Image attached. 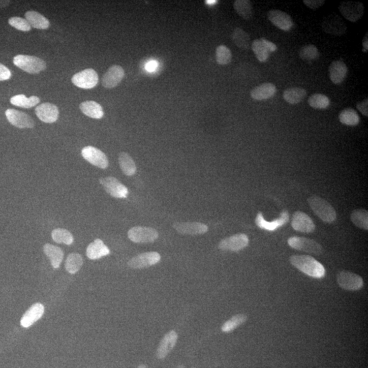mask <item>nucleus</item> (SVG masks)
Masks as SVG:
<instances>
[{
  "label": "nucleus",
  "mask_w": 368,
  "mask_h": 368,
  "mask_svg": "<svg viewBox=\"0 0 368 368\" xmlns=\"http://www.w3.org/2000/svg\"><path fill=\"white\" fill-rule=\"evenodd\" d=\"M252 49L255 53L256 57L260 63H266L269 59L270 52L266 47L262 39H257L252 44Z\"/></svg>",
  "instance_id": "c9c22d12"
},
{
  "label": "nucleus",
  "mask_w": 368,
  "mask_h": 368,
  "mask_svg": "<svg viewBox=\"0 0 368 368\" xmlns=\"http://www.w3.org/2000/svg\"><path fill=\"white\" fill-rule=\"evenodd\" d=\"M6 116L10 123L14 127L19 129H33L35 127V122L27 114L13 109L6 111Z\"/></svg>",
  "instance_id": "2eb2a0df"
},
{
  "label": "nucleus",
  "mask_w": 368,
  "mask_h": 368,
  "mask_svg": "<svg viewBox=\"0 0 368 368\" xmlns=\"http://www.w3.org/2000/svg\"><path fill=\"white\" fill-rule=\"evenodd\" d=\"M177 339V333L175 331H171L166 334L158 348L157 357L159 359H165L175 347Z\"/></svg>",
  "instance_id": "5701e85b"
},
{
  "label": "nucleus",
  "mask_w": 368,
  "mask_h": 368,
  "mask_svg": "<svg viewBox=\"0 0 368 368\" xmlns=\"http://www.w3.org/2000/svg\"><path fill=\"white\" fill-rule=\"evenodd\" d=\"M11 77V71L3 64L0 63V81H7Z\"/></svg>",
  "instance_id": "a18cd8bd"
},
{
  "label": "nucleus",
  "mask_w": 368,
  "mask_h": 368,
  "mask_svg": "<svg viewBox=\"0 0 368 368\" xmlns=\"http://www.w3.org/2000/svg\"><path fill=\"white\" fill-rule=\"evenodd\" d=\"M86 253L89 259L97 260L109 255L110 251L101 239H97L88 246Z\"/></svg>",
  "instance_id": "393cba45"
},
{
  "label": "nucleus",
  "mask_w": 368,
  "mask_h": 368,
  "mask_svg": "<svg viewBox=\"0 0 368 368\" xmlns=\"http://www.w3.org/2000/svg\"><path fill=\"white\" fill-rule=\"evenodd\" d=\"M351 220L356 227L367 231L368 211L367 210L363 209L354 210L351 215Z\"/></svg>",
  "instance_id": "f704fd0d"
},
{
  "label": "nucleus",
  "mask_w": 368,
  "mask_h": 368,
  "mask_svg": "<svg viewBox=\"0 0 368 368\" xmlns=\"http://www.w3.org/2000/svg\"><path fill=\"white\" fill-rule=\"evenodd\" d=\"M11 4V1H0V9L8 7Z\"/></svg>",
  "instance_id": "3c124183"
},
{
  "label": "nucleus",
  "mask_w": 368,
  "mask_h": 368,
  "mask_svg": "<svg viewBox=\"0 0 368 368\" xmlns=\"http://www.w3.org/2000/svg\"><path fill=\"white\" fill-rule=\"evenodd\" d=\"M347 66L343 61H333L329 67L330 80L335 85H340L347 77Z\"/></svg>",
  "instance_id": "412c9836"
},
{
  "label": "nucleus",
  "mask_w": 368,
  "mask_h": 368,
  "mask_svg": "<svg viewBox=\"0 0 368 368\" xmlns=\"http://www.w3.org/2000/svg\"><path fill=\"white\" fill-rule=\"evenodd\" d=\"M308 202L316 215L324 223H332L335 221L337 213L329 202L317 196L310 197Z\"/></svg>",
  "instance_id": "f03ea898"
},
{
  "label": "nucleus",
  "mask_w": 368,
  "mask_h": 368,
  "mask_svg": "<svg viewBox=\"0 0 368 368\" xmlns=\"http://www.w3.org/2000/svg\"><path fill=\"white\" fill-rule=\"evenodd\" d=\"M132 241L137 243H152L159 238V233L155 229L147 227H135L128 233Z\"/></svg>",
  "instance_id": "39448f33"
},
{
  "label": "nucleus",
  "mask_w": 368,
  "mask_h": 368,
  "mask_svg": "<svg viewBox=\"0 0 368 368\" xmlns=\"http://www.w3.org/2000/svg\"><path fill=\"white\" fill-rule=\"evenodd\" d=\"M321 26L323 31L330 35L342 37L347 33V27L345 21L335 14H331L324 18Z\"/></svg>",
  "instance_id": "423d86ee"
},
{
  "label": "nucleus",
  "mask_w": 368,
  "mask_h": 368,
  "mask_svg": "<svg viewBox=\"0 0 368 368\" xmlns=\"http://www.w3.org/2000/svg\"><path fill=\"white\" fill-rule=\"evenodd\" d=\"M14 65L29 74H39L45 71L47 65L41 58L35 56L18 55L13 59Z\"/></svg>",
  "instance_id": "7ed1b4c3"
},
{
  "label": "nucleus",
  "mask_w": 368,
  "mask_h": 368,
  "mask_svg": "<svg viewBox=\"0 0 368 368\" xmlns=\"http://www.w3.org/2000/svg\"><path fill=\"white\" fill-rule=\"evenodd\" d=\"M35 112L39 119L45 123H54L59 117V109L52 103L41 104L36 108Z\"/></svg>",
  "instance_id": "6ab92c4d"
},
{
  "label": "nucleus",
  "mask_w": 368,
  "mask_h": 368,
  "mask_svg": "<svg viewBox=\"0 0 368 368\" xmlns=\"http://www.w3.org/2000/svg\"><path fill=\"white\" fill-rule=\"evenodd\" d=\"M82 113L93 119H101L104 116L103 107L97 102L87 101L79 105Z\"/></svg>",
  "instance_id": "a878e982"
},
{
  "label": "nucleus",
  "mask_w": 368,
  "mask_h": 368,
  "mask_svg": "<svg viewBox=\"0 0 368 368\" xmlns=\"http://www.w3.org/2000/svg\"><path fill=\"white\" fill-rule=\"evenodd\" d=\"M119 165L122 172L127 176H132L137 173V166L133 158L126 152H121L118 158Z\"/></svg>",
  "instance_id": "7c9ffc66"
},
{
  "label": "nucleus",
  "mask_w": 368,
  "mask_h": 368,
  "mask_svg": "<svg viewBox=\"0 0 368 368\" xmlns=\"http://www.w3.org/2000/svg\"><path fill=\"white\" fill-rule=\"evenodd\" d=\"M25 17L31 27L36 28V29H46L49 27V20L37 11H27L25 13Z\"/></svg>",
  "instance_id": "c85d7f7f"
},
{
  "label": "nucleus",
  "mask_w": 368,
  "mask_h": 368,
  "mask_svg": "<svg viewBox=\"0 0 368 368\" xmlns=\"http://www.w3.org/2000/svg\"><path fill=\"white\" fill-rule=\"evenodd\" d=\"M137 368H147L145 365H140Z\"/></svg>",
  "instance_id": "864d4df0"
},
{
  "label": "nucleus",
  "mask_w": 368,
  "mask_h": 368,
  "mask_svg": "<svg viewBox=\"0 0 368 368\" xmlns=\"http://www.w3.org/2000/svg\"><path fill=\"white\" fill-rule=\"evenodd\" d=\"M83 159L90 164L101 169H105L109 167L107 156L101 150L93 146H86L81 151Z\"/></svg>",
  "instance_id": "9d476101"
},
{
  "label": "nucleus",
  "mask_w": 368,
  "mask_h": 368,
  "mask_svg": "<svg viewBox=\"0 0 368 368\" xmlns=\"http://www.w3.org/2000/svg\"><path fill=\"white\" fill-rule=\"evenodd\" d=\"M99 75L95 70L87 69L75 74L72 82L75 86L82 89H91L99 83Z\"/></svg>",
  "instance_id": "6e6552de"
},
{
  "label": "nucleus",
  "mask_w": 368,
  "mask_h": 368,
  "mask_svg": "<svg viewBox=\"0 0 368 368\" xmlns=\"http://www.w3.org/2000/svg\"><path fill=\"white\" fill-rule=\"evenodd\" d=\"M307 96V91L301 87H290L283 93V98L286 102L291 105H297L303 101Z\"/></svg>",
  "instance_id": "cd10ccee"
},
{
  "label": "nucleus",
  "mask_w": 368,
  "mask_h": 368,
  "mask_svg": "<svg viewBox=\"0 0 368 368\" xmlns=\"http://www.w3.org/2000/svg\"><path fill=\"white\" fill-rule=\"evenodd\" d=\"M249 243V239L246 234H236L222 240L219 248L222 251L238 252L247 248Z\"/></svg>",
  "instance_id": "f8f14e48"
},
{
  "label": "nucleus",
  "mask_w": 368,
  "mask_h": 368,
  "mask_svg": "<svg viewBox=\"0 0 368 368\" xmlns=\"http://www.w3.org/2000/svg\"><path fill=\"white\" fill-rule=\"evenodd\" d=\"M100 183L109 195L117 199H125L129 195V190L114 177H106L100 179Z\"/></svg>",
  "instance_id": "0eeeda50"
},
{
  "label": "nucleus",
  "mask_w": 368,
  "mask_h": 368,
  "mask_svg": "<svg viewBox=\"0 0 368 368\" xmlns=\"http://www.w3.org/2000/svg\"><path fill=\"white\" fill-rule=\"evenodd\" d=\"M339 120L343 125L355 127L359 125L360 117L357 112L352 108H347L341 111L339 115Z\"/></svg>",
  "instance_id": "72a5a7b5"
},
{
  "label": "nucleus",
  "mask_w": 368,
  "mask_h": 368,
  "mask_svg": "<svg viewBox=\"0 0 368 368\" xmlns=\"http://www.w3.org/2000/svg\"><path fill=\"white\" fill-rule=\"evenodd\" d=\"M217 3L218 1H217V0H207V1H205V4H207L208 5H213Z\"/></svg>",
  "instance_id": "603ef678"
},
{
  "label": "nucleus",
  "mask_w": 368,
  "mask_h": 368,
  "mask_svg": "<svg viewBox=\"0 0 368 368\" xmlns=\"http://www.w3.org/2000/svg\"><path fill=\"white\" fill-rule=\"evenodd\" d=\"M267 18L274 26L283 31L289 32L294 26L291 16L280 10H271L268 12Z\"/></svg>",
  "instance_id": "4468645a"
},
{
  "label": "nucleus",
  "mask_w": 368,
  "mask_h": 368,
  "mask_svg": "<svg viewBox=\"0 0 368 368\" xmlns=\"http://www.w3.org/2000/svg\"><path fill=\"white\" fill-rule=\"evenodd\" d=\"M289 221V213L287 211H283L282 212L279 219L274 220L273 221H266L263 218L262 212H259L256 218V225L262 229L267 230V231H273L275 229H279L282 226L285 225Z\"/></svg>",
  "instance_id": "a211bd4d"
},
{
  "label": "nucleus",
  "mask_w": 368,
  "mask_h": 368,
  "mask_svg": "<svg viewBox=\"0 0 368 368\" xmlns=\"http://www.w3.org/2000/svg\"><path fill=\"white\" fill-rule=\"evenodd\" d=\"M337 282L340 287L347 291H358L363 286L361 276L349 271L340 272L337 275Z\"/></svg>",
  "instance_id": "1a4fd4ad"
},
{
  "label": "nucleus",
  "mask_w": 368,
  "mask_h": 368,
  "mask_svg": "<svg viewBox=\"0 0 368 368\" xmlns=\"http://www.w3.org/2000/svg\"><path fill=\"white\" fill-rule=\"evenodd\" d=\"M261 39L262 41H263V43L265 44L266 47H267V49L269 50L270 53L277 51L278 47L277 46L275 45V44L272 43L271 41H267V40L265 39Z\"/></svg>",
  "instance_id": "de8ad7c7"
},
{
  "label": "nucleus",
  "mask_w": 368,
  "mask_h": 368,
  "mask_svg": "<svg viewBox=\"0 0 368 368\" xmlns=\"http://www.w3.org/2000/svg\"><path fill=\"white\" fill-rule=\"evenodd\" d=\"M216 59L219 65L225 66L231 63L232 53L225 45H220L216 49Z\"/></svg>",
  "instance_id": "ea45409f"
},
{
  "label": "nucleus",
  "mask_w": 368,
  "mask_h": 368,
  "mask_svg": "<svg viewBox=\"0 0 368 368\" xmlns=\"http://www.w3.org/2000/svg\"><path fill=\"white\" fill-rule=\"evenodd\" d=\"M83 264V258L77 253H71L68 256L66 261L65 267L67 271L71 274H75L81 269Z\"/></svg>",
  "instance_id": "e433bc0d"
},
{
  "label": "nucleus",
  "mask_w": 368,
  "mask_h": 368,
  "mask_svg": "<svg viewBox=\"0 0 368 368\" xmlns=\"http://www.w3.org/2000/svg\"><path fill=\"white\" fill-rule=\"evenodd\" d=\"M288 243L292 249L315 255H321L323 252V248L321 244L309 238L291 237L288 239Z\"/></svg>",
  "instance_id": "20e7f679"
},
{
  "label": "nucleus",
  "mask_w": 368,
  "mask_h": 368,
  "mask_svg": "<svg viewBox=\"0 0 368 368\" xmlns=\"http://www.w3.org/2000/svg\"><path fill=\"white\" fill-rule=\"evenodd\" d=\"M232 41L238 48L242 50H249L251 47V37L249 33L241 28H235L232 34Z\"/></svg>",
  "instance_id": "c756f323"
},
{
  "label": "nucleus",
  "mask_w": 368,
  "mask_h": 368,
  "mask_svg": "<svg viewBox=\"0 0 368 368\" xmlns=\"http://www.w3.org/2000/svg\"><path fill=\"white\" fill-rule=\"evenodd\" d=\"M43 251L46 256L49 258L53 268L58 269L64 259L63 250L55 246L51 245V244L46 243L44 246Z\"/></svg>",
  "instance_id": "bb28decb"
},
{
  "label": "nucleus",
  "mask_w": 368,
  "mask_h": 368,
  "mask_svg": "<svg viewBox=\"0 0 368 368\" xmlns=\"http://www.w3.org/2000/svg\"><path fill=\"white\" fill-rule=\"evenodd\" d=\"M161 257L157 252H148L140 254L128 262V265L133 269H143L159 263Z\"/></svg>",
  "instance_id": "ddd939ff"
},
{
  "label": "nucleus",
  "mask_w": 368,
  "mask_h": 368,
  "mask_svg": "<svg viewBox=\"0 0 368 368\" xmlns=\"http://www.w3.org/2000/svg\"><path fill=\"white\" fill-rule=\"evenodd\" d=\"M309 105L315 109H325L329 107L331 101L327 96L322 94H314L308 101Z\"/></svg>",
  "instance_id": "4c0bfd02"
},
{
  "label": "nucleus",
  "mask_w": 368,
  "mask_h": 368,
  "mask_svg": "<svg viewBox=\"0 0 368 368\" xmlns=\"http://www.w3.org/2000/svg\"><path fill=\"white\" fill-rule=\"evenodd\" d=\"M233 7L242 19L247 20V21L253 19V6L249 0H236L233 3Z\"/></svg>",
  "instance_id": "2f4dec72"
},
{
  "label": "nucleus",
  "mask_w": 368,
  "mask_h": 368,
  "mask_svg": "<svg viewBox=\"0 0 368 368\" xmlns=\"http://www.w3.org/2000/svg\"><path fill=\"white\" fill-rule=\"evenodd\" d=\"M247 320V316L243 315V314L234 316L231 319L224 323L223 327H222V331L225 332V333H229V332L233 331V330L235 329L236 328L245 323Z\"/></svg>",
  "instance_id": "a19ab883"
},
{
  "label": "nucleus",
  "mask_w": 368,
  "mask_h": 368,
  "mask_svg": "<svg viewBox=\"0 0 368 368\" xmlns=\"http://www.w3.org/2000/svg\"><path fill=\"white\" fill-rule=\"evenodd\" d=\"M303 3L308 7L313 10H317L325 3L324 0H304Z\"/></svg>",
  "instance_id": "c03bdc74"
},
{
  "label": "nucleus",
  "mask_w": 368,
  "mask_h": 368,
  "mask_svg": "<svg viewBox=\"0 0 368 368\" xmlns=\"http://www.w3.org/2000/svg\"><path fill=\"white\" fill-rule=\"evenodd\" d=\"M157 67L158 64L155 61H152L147 64V66H146V69H147L148 71L151 72L155 71Z\"/></svg>",
  "instance_id": "09e8293b"
},
{
  "label": "nucleus",
  "mask_w": 368,
  "mask_h": 368,
  "mask_svg": "<svg viewBox=\"0 0 368 368\" xmlns=\"http://www.w3.org/2000/svg\"><path fill=\"white\" fill-rule=\"evenodd\" d=\"M44 313H45V308L43 304L40 303L34 304L21 318L22 327H29L43 317Z\"/></svg>",
  "instance_id": "4be33fe9"
},
{
  "label": "nucleus",
  "mask_w": 368,
  "mask_h": 368,
  "mask_svg": "<svg viewBox=\"0 0 368 368\" xmlns=\"http://www.w3.org/2000/svg\"><path fill=\"white\" fill-rule=\"evenodd\" d=\"M173 228L182 235H197L205 234L208 231V227L201 223H176Z\"/></svg>",
  "instance_id": "aec40b11"
},
{
  "label": "nucleus",
  "mask_w": 368,
  "mask_h": 368,
  "mask_svg": "<svg viewBox=\"0 0 368 368\" xmlns=\"http://www.w3.org/2000/svg\"><path fill=\"white\" fill-rule=\"evenodd\" d=\"M52 239L57 243H65L71 245L73 243L74 238L71 232L67 229H56L51 233Z\"/></svg>",
  "instance_id": "58836bf2"
},
{
  "label": "nucleus",
  "mask_w": 368,
  "mask_h": 368,
  "mask_svg": "<svg viewBox=\"0 0 368 368\" xmlns=\"http://www.w3.org/2000/svg\"><path fill=\"white\" fill-rule=\"evenodd\" d=\"M339 11L346 19L355 23L363 17L364 6L359 2H343L340 5Z\"/></svg>",
  "instance_id": "9b49d317"
},
{
  "label": "nucleus",
  "mask_w": 368,
  "mask_h": 368,
  "mask_svg": "<svg viewBox=\"0 0 368 368\" xmlns=\"http://www.w3.org/2000/svg\"><path fill=\"white\" fill-rule=\"evenodd\" d=\"M357 109L361 112L362 115L368 117V99L357 104Z\"/></svg>",
  "instance_id": "49530a36"
},
{
  "label": "nucleus",
  "mask_w": 368,
  "mask_h": 368,
  "mask_svg": "<svg viewBox=\"0 0 368 368\" xmlns=\"http://www.w3.org/2000/svg\"><path fill=\"white\" fill-rule=\"evenodd\" d=\"M277 92L275 85L271 83H265L254 88L251 90L252 99L255 101H261L271 99Z\"/></svg>",
  "instance_id": "b1692460"
},
{
  "label": "nucleus",
  "mask_w": 368,
  "mask_h": 368,
  "mask_svg": "<svg viewBox=\"0 0 368 368\" xmlns=\"http://www.w3.org/2000/svg\"><path fill=\"white\" fill-rule=\"evenodd\" d=\"M299 57L304 61H313L319 57V49L315 45H309L303 46L299 50Z\"/></svg>",
  "instance_id": "79ce46f5"
},
{
  "label": "nucleus",
  "mask_w": 368,
  "mask_h": 368,
  "mask_svg": "<svg viewBox=\"0 0 368 368\" xmlns=\"http://www.w3.org/2000/svg\"><path fill=\"white\" fill-rule=\"evenodd\" d=\"M292 227L295 231L304 233H311L315 231L316 226L313 220L304 212L297 211L293 213L291 222Z\"/></svg>",
  "instance_id": "dca6fc26"
},
{
  "label": "nucleus",
  "mask_w": 368,
  "mask_h": 368,
  "mask_svg": "<svg viewBox=\"0 0 368 368\" xmlns=\"http://www.w3.org/2000/svg\"><path fill=\"white\" fill-rule=\"evenodd\" d=\"M40 103V99L36 96L27 98L25 95H16L11 99L12 105L25 109H29L37 106Z\"/></svg>",
  "instance_id": "473e14b6"
},
{
  "label": "nucleus",
  "mask_w": 368,
  "mask_h": 368,
  "mask_svg": "<svg viewBox=\"0 0 368 368\" xmlns=\"http://www.w3.org/2000/svg\"><path fill=\"white\" fill-rule=\"evenodd\" d=\"M9 23L12 27H15V29L22 32H29L31 30L32 28L29 22L25 19H23V18L21 17H14L10 18L9 19Z\"/></svg>",
  "instance_id": "37998d69"
},
{
  "label": "nucleus",
  "mask_w": 368,
  "mask_h": 368,
  "mask_svg": "<svg viewBox=\"0 0 368 368\" xmlns=\"http://www.w3.org/2000/svg\"><path fill=\"white\" fill-rule=\"evenodd\" d=\"M363 51L364 53H367L368 51V37H367V34L366 35L365 37H364V39L363 40Z\"/></svg>",
  "instance_id": "8fccbe9b"
},
{
  "label": "nucleus",
  "mask_w": 368,
  "mask_h": 368,
  "mask_svg": "<svg viewBox=\"0 0 368 368\" xmlns=\"http://www.w3.org/2000/svg\"><path fill=\"white\" fill-rule=\"evenodd\" d=\"M176 368H186V367H184L183 365H179V366H178V367H176Z\"/></svg>",
  "instance_id": "5fc2aeb1"
},
{
  "label": "nucleus",
  "mask_w": 368,
  "mask_h": 368,
  "mask_svg": "<svg viewBox=\"0 0 368 368\" xmlns=\"http://www.w3.org/2000/svg\"><path fill=\"white\" fill-rule=\"evenodd\" d=\"M290 263L300 271L314 279H322L325 275V269L321 263L309 255H293Z\"/></svg>",
  "instance_id": "f257e3e1"
},
{
  "label": "nucleus",
  "mask_w": 368,
  "mask_h": 368,
  "mask_svg": "<svg viewBox=\"0 0 368 368\" xmlns=\"http://www.w3.org/2000/svg\"><path fill=\"white\" fill-rule=\"evenodd\" d=\"M125 76V70L119 65L110 67L102 79V85L104 87L111 89L117 87Z\"/></svg>",
  "instance_id": "f3484780"
}]
</instances>
